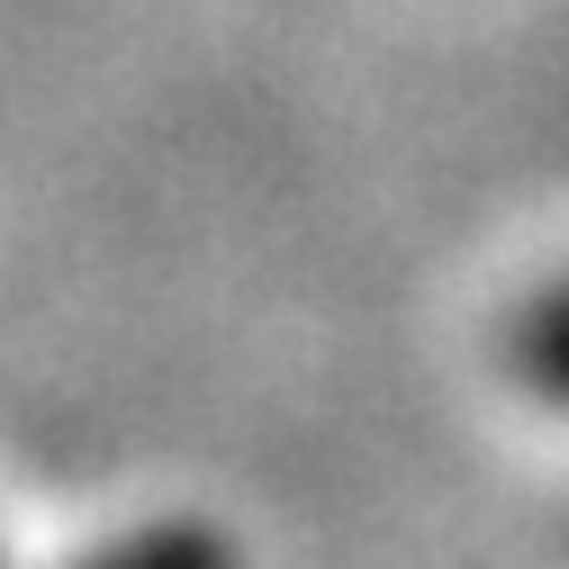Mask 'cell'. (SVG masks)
<instances>
[{
	"mask_svg": "<svg viewBox=\"0 0 569 569\" xmlns=\"http://www.w3.org/2000/svg\"><path fill=\"white\" fill-rule=\"evenodd\" d=\"M516 371H525L551 407H569V280H551V290L516 317Z\"/></svg>",
	"mask_w": 569,
	"mask_h": 569,
	"instance_id": "obj_1",
	"label": "cell"
},
{
	"mask_svg": "<svg viewBox=\"0 0 569 569\" xmlns=\"http://www.w3.org/2000/svg\"><path fill=\"white\" fill-rule=\"evenodd\" d=\"M73 569H227V551L208 533H127V542H109Z\"/></svg>",
	"mask_w": 569,
	"mask_h": 569,
	"instance_id": "obj_2",
	"label": "cell"
}]
</instances>
